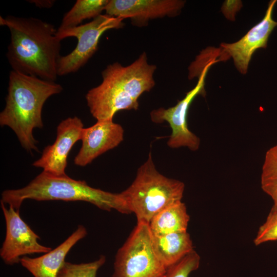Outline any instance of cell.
Instances as JSON below:
<instances>
[{
    "label": "cell",
    "mask_w": 277,
    "mask_h": 277,
    "mask_svg": "<svg viewBox=\"0 0 277 277\" xmlns=\"http://www.w3.org/2000/svg\"><path fill=\"white\" fill-rule=\"evenodd\" d=\"M167 270L154 251L149 224L138 222L117 251L113 277H165Z\"/></svg>",
    "instance_id": "6"
},
{
    "label": "cell",
    "mask_w": 277,
    "mask_h": 277,
    "mask_svg": "<svg viewBox=\"0 0 277 277\" xmlns=\"http://www.w3.org/2000/svg\"><path fill=\"white\" fill-rule=\"evenodd\" d=\"M200 260V255L193 250L168 268L165 277H189L191 272L199 268Z\"/></svg>",
    "instance_id": "20"
},
{
    "label": "cell",
    "mask_w": 277,
    "mask_h": 277,
    "mask_svg": "<svg viewBox=\"0 0 277 277\" xmlns=\"http://www.w3.org/2000/svg\"><path fill=\"white\" fill-rule=\"evenodd\" d=\"M106 258L101 255L91 262L73 264L65 262L57 277H96L98 270L105 264Z\"/></svg>",
    "instance_id": "19"
},
{
    "label": "cell",
    "mask_w": 277,
    "mask_h": 277,
    "mask_svg": "<svg viewBox=\"0 0 277 277\" xmlns=\"http://www.w3.org/2000/svg\"><path fill=\"white\" fill-rule=\"evenodd\" d=\"M27 199L37 201H84L103 210L115 209L123 213H128L120 193L93 188L85 181L75 180L67 174L57 175L44 171L26 186L4 191L1 201L19 210L22 203Z\"/></svg>",
    "instance_id": "4"
},
{
    "label": "cell",
    "mask_w": 277,
    "mask_h": 277,
    "mask_svg": "<svg viewBox=\"0 0 277 277\" xmlns=\"http://www.w3.org/2000/svg\"><path fill=\"white\" fill-rule=\"evenodd\" d=\"M241 7V2L236 1H226L222 7V11L228 19L233 20L236 11Z\"/></svg>",
    "instance_id": "22"
},
{
    "label": "cell",
    "mask_w": 277,
    "mask_h": 277,
    "mask_svg": "<svg viewBox=\"0 0 277 277\" xmlns=\"http://www.w3.org/2000/svg\"><path fill=\"white\" fill-rule=\"evenodd\" d=\"M273 241H277V211L271 209L266 221L259 227L253 243L258 246Z\"/></svg>",
    "instance_id": "21"
},
{
    "label": "cell",
    "mask_w": 277,
    "mask_h": 277,
    "mask_svg": "<svg viewBox=\"0 0 277 277\" xmlns=\"http://www.w3.org/2000/svg\"><path fill=\"white\" fill-rule=\"evenodd\" d=\"M152 244L156 255L167 269L194 250L187 231L152 234Z\"/></svg>",
    "instance_id": "15"
},
{
    "label": "cell",
    "mask_w": 277,
    "mask_h": 277,
    "mask_svg": "<svg viewBox=\"0 0 277 277\" xmlns=\"http://www.w3.org/2000/svg\"><path fill=\"white\" fill-rule=\"evenodd\" d=\"M262 190L277 202V145L269 149L265 156L261 176Z\"/></svg>",
    "instance_id": "18"
},
{
    "label": "cell",
    "mask_w": 277,
    "mask_h": 277,
    "mask_svg": "<svg viewBox=\"0 0 277 277\" xmlns=\"http://www.w3.org/2000/svg\"><path fill=\"white\" fill-rule=\"evenodd\" d=\"M63 90V87L55 82L12 70L5 107L0 113V125L10 128L26 151L30 153L37 151L38 142L33 135V130L44 126L42 113L46 101Z\"/></svg>",
    "instance_id": "3"
},
{
    "label": "cell",
    "mask_w": 277,
    "mask_h": 277,
    "mask_svg": "<svg viewBox=\"0 0 277 277\" xmlns=\"http://www.w3.org/2000/svg\"><path fill=\"white\" fill-rule=\"evenodd\" d=\"M213 63L209 62L204 67L196 86L175 106L167 109L160 108L150 112V118L153 122L162 123L166 122L169 124L172 131L167 142V145L170 148L186 147L191 151H196L199 148L200 139L189 129L187 115L189 107L195 97L200 94H205V78L209 68Z\"/></svg>",
    "instance_id": "8"
},
{
    "label": "cell",
    "mask_w": 277,
    "mask_h": 277,
    "mask_svg": "<svg viewBox=\"0 0 277 277\" xmlns=\"http://www.w3.org/2000/svg\"><path fill=\"white\" fill-rule=\"evenodd\" d=\"M6 223V236L0 255L8 265L20 262L21 256L36 253H47L51 248L40 244L39 237L21 217L19 210L12 206L7 208L1 201Z\"/></svg>",
    "instance_id": "9"
},
{
    "label": "cell",
    "mask_w": 277,
    "mask_h": 277,
    "mask_svg": "<svg viewBox=\"0 0 277 277\" xmlns=\"http://www.w3.org/2000/svg\"><path fill=\"white\" fill-rule=\"evenodd\" d=\"M271 209L277 211V202L274 203Z\"/></svg>",
    "instance_id": "24"
},
{
    "label": "cell",
    "mask_w": 277,
    "mask_h": 277,
    "mask_svg": "<svg viewBox=\"0 0 277 277\" xmlns=\"http://www.w3.org/2000/svg\"><path fill=\"white\" fill-rule=\"evenodd\" d=\"M156 68L148 63L145 52L127 66L118 62L108 65L102 72V82L85 96L93 117L97 121L113 120L120 110H137L140 96L155 85Z\"/></svg>",
    "instance_id": "2"
},
{
    "label": "cell",
    "mask_w": 277,
    "mask_h": 277,
    "mask_svg": "<svg viewBox=\"0 0 277 277\" xmlns=\"http://www.w3.org/2000/svg\"><path fill=\"white\" fill-rule=\"evenodd\" d=\"M53 1H31L30 3H34L36 6L41 8H50L54 4Z\"/></svg>",
    "instance_id": "23"
},
{
    "label": "cell",
    "mask_w": 277,
    "mask_h": 277,
    "mask_svg": "<svg viewBox=\"0 0 277 277\" xmlns=\"http://www.w3.org/2000/svg\"><path fill=\"white\" fill-rule=\"evenodd\" d=\"M0 24L10 32L6 57L12 70L55 82L61 41L54 26L39 18L12 15L1 16Z\"/></svg>",
    "instance_id": "1"
},
{
    "label": "cell",
    "mask_w": 277,
    "mask_h": 277,
    "mask_svg": "<svg viewBox=\"0 0 277 277\" xmlns=\"http://www.w3.org/2000/svg\"><path fill=\"white\" fill-rule=\"evenodd\" d=\"M109 0H77L63 17L57 30L60 31L80 25L84 20L94 18L105 10Z\"/></svg>",
    "instance_id": "17"
},
{
    "label": "cell",
    "mask_w": 277,
    "mask_h": 277,
    "mask_svg": "<svg viewBox=\"0 0 277 277\" xmlns=\"http://www.w3.org/2000/svg\"><path fill=\"white\" fill-rule=\"evenodd\" d=\"M276 2V0L269 2L263 18L240 39L233 43L221 45L223 53L233 58L236 68L242 74L246 73L254 52L259 48H266L269 37L277 26V22L272 17Z\"/></svg>",
    "instance_id": "11"
},
{
    "label": "cell",
    "mask_w": 277,
    "mask_h": 277,
    "mask_svg": "<svg viewBox=\"0 0 277 277\" xmlns=\"http://www.w3.org/2000/svg\"><path fill=\"white\" fill-rule=\"evenodd\" d=\"M189 220L186 205L180 201L156 214L149 222V226L153 235L184 232L187 231Z\"/></svg>",
    "instance_id": "16"
},
{
    "label": "cell",
    "mask_w": 277,
    "mask_h": 277,
    "mask_svg": "<svg viewBox=\"0 0 277 277\" xmlns=\"http://www.w3.org/2000/svg\"><path fill=\"white\" fill-rule=\"evenodd\" d=\"M184 4L178 0H109L105 11L108 15L130 18L134 24L143 26L150 19L175 16Z\"/></svg>",
    "instance_id": "12"
},
{
    "label": "cell",
    "mask_w": 277,
    "mask_h": 277,
    "mask_svg": "<svg viewBox=\"0 0 277 277\" xmlns=\"http://www.w3.org/2000/svg\"><path fill=\"white\" fill-rule=\"evenodd\" d=\"M84 128L81 119L77 116L62 121L57 127L55 141L45 147L41 156L33 163V166L53 174H66L69 153L74 145L81 140Z\"/></svg>",
    "instance_id": "10"
},
{
    "label": "cell",
    "mask_w": 277,
    "mask_h": 277,
    "mask_svg": "<svg viewBox=\"0 0 277 277\" xmlns=\"http://www.w3.org/2000/svg\"><path fill=\"white\" fill-rule=\"evenodd\" d=\"M184 189V183L157 170L150 152L132 183L120 193L128 213L133 212L137 222L149 224L161 211L181 201Z\"/></svg>",
    "instance_id": "5"
},
{
    "label": "cell",
    "mask_w": 277,
    "mask_h": 277,
    "mask_svg": "<svg viewBox=\"0 0 277 277\" xmlns=\"http://www.w3.org/2000/svg\"><path fill=\"white\" fill-rule=\"evenodd\" d=\"M124 139L122 126L113 120L97 121L92 126L84 128L82 144L74 159L75 165L84 167L106 151L117 147Z\"/></svg>",
    "instance_id": "13"
},
{
    "label": "cell",
    "mask_w": 277,
    "mask_h": 277,
    "mask_svg": "<svg viewBox=\"0 0 277 277\" xmlns=\"http://www.w3.org/2000/svg\"><path fill=\"white\" fill-rule=\"evenodd\" d=\"M123 18L107 14H101L88 23L56 31V36L62 41L74 37L77 39L73 50L61 56L57 68L58 76L75 73L83 67L97 50L99 40L107 30L123 27Z\"/></svg>",
    "instance_id": "7"
},
{
    "label": "cell",
    "mask_w": 277,
    "mask_h": 277,
    "mask_svg": "<svg viewBox=\"0 0 277 277\" xmlns=\"http://www.w3.org/2000/svg\"><path fill=\"white\" fill-rule=\"evenodd\" d=\"M87 233L85 227L78 225L76 230L55 249L35 258L24 256L20 263L34 277H57L68 253Z\"/></svg>",
    "instance_id": "14"
}]
</instances>
